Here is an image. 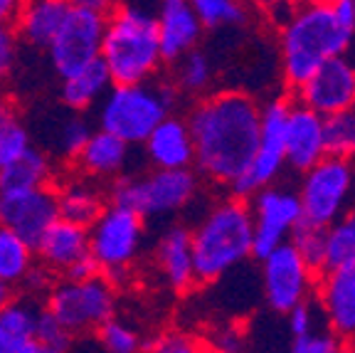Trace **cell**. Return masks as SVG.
<instances>
[{
  "label": "cell",
  "mask_w": 355,
  "mask_h": 353,
  "mask_svg": "<svg viewBox=\"0 0 355 353\" xmlns=\"http://www.w3.org/2000/svg\"><path fill=\"white\" fill-rule=\"evenodd\" d=\"M99 57L114 84L148 82L158 77L166 62L161 55L153 10L119 3L106 15Z\"/></svg>",
  "instance_id": "obj_4"
},
{
  "label": "cell",
  "mask_w": 355,
  "mask_h": 353,
  "mask_svg": "<svg viewBox=\"0 0 355 353\" xmlns=\"http://www.w3.org/2000/svg\"><path fill=\"white\" fill-rule=\"evenodd\" d=\"M50 279H52V270H47V267H42L40 262H35L33 270L22 277V281L17 287H25V292H30V294L50 292V287H52Z\"/></svg>",
  "instance_id": "obj_42"
},
{
  "label": "cell",
  "mask_w": 355,
  "mask_h": 353,
  "mask_svg": "<svg viewBox=\"0 0 355 353\" xmlns=\"http://www.w3.org/2000/svg\"><path fill=\"white\" fill-rule=\"evenodd\" d=\"M355 265V205L326 225V262L323 272Z\"/></svg>",
  "instance_id": "obj_31"
},
{
  "label": "cell",
  "mask_w": 355,
  "mask_h": 353,
  "mask_svg": "<svg viewBox=\"0 0 355 353\" xmlns=\"http://www.w3.org/2000/svg\"><path fill=\"white\" fill-rule=\"evenodd\" d=\"M42 306L33 299H12L0 309V321L6 331L15 341V353H42L35 341V326H37V314Z\"/></svg>",
  "instance_id": "obj_27"
},
{
  "label": "cell",
  "mask_w": 355,
  "mask_h": 353,
  "mask_svg": "<svg viewBox=\"0 0 355 353\" xmlns=\"http://www.w3.org/2000/svg\"><path fill=\"white\" fill-rule=\"evenodd\" d=\"M252 235L254 220L250 200L237 195L215 200L190 230L198 284L220 281L252 260Z\"/></svg>",
  "instance_id": "obj_2"
},
{
  "label": "cell",
  "mask_w": 355,
  "mask_h": 353,
  "mask_svg": "<svg viewBox=\"0 0 355 353\" xmlns=\"http://www.w3.org/2000/svg\"><path fill=\"white\" fill-rule=\"evenodd\" d=\"M288 99H272L261 106V126H259V144L252 156V163L242 176H237L227 186L230 195L250 200L259 188L279 181L286 171V116Z\"/></svg>",
  "instance_id": "obj_10"
},
{
  "label": "cell",
  "mask_w": 355,
  "mask_h": 353,
  "mask_svg": "<svg viewBox=\"0 0 355 353\" xmlns=\"http://www.w3.org/2000/svg\"><path fill=\"white\" fill-rule=\"evenodd\" d=\"M84 254H89V230L64 217H57L35 243V257L40 265L62 274Z\"/></svg>",
  "instance_id": "obj_22"
},
{
  "label": "cell",
  "mask_w": 355,
  "mask_h": 353,
  "mask_svg": "<svg viewBox=\"0 0 355 353\" xmlns=\"http://www.w3.org/2000/svg\"><path fill=\"white\" fill-rule=\"evenodd\" d=\"M17 62V35L12 25L0 22V84L12 74Z\"/></svg>",
  "instance_id": "obj_40"
},
{
  "label": "cell",
  "mask_w": 355,
  "mask_h": 353,
  "mask_svg": "<svg viewBox=\"0 0 355 353\" xmlns=\"http://www.w3.org/2000/svg\"><path fill=\"white\" fill-rule=\"evenodd\" d=\"M111 84L114 82H111L109 69L99 57V60L89 62L87 67H82L77 72L62 77L60 101L64 104V109L84 114V111L94 109L99 104V99L109 92Z\"/></svg>",
  "instance_id": "obj_24"
},
{
  "label": "cell",
  "mask_w": 355,
  "mask_h": 353,
  "mask_svg": "<svg viewBox=\"0 0 355 353\" xmlns=\"http://www.w3.org/2000/svg\"><path fill=\"white\" fill-rule=\"evenodd\" d=\"M35 262H37L35 245L20 238L10 227L0 225V277L10 281L12 287H17L22 277L33 270Z\"/></svg>",
  "instance_id": "obj_29"
},
{
  "label": "cell",
  "mask_w": 355,
  "mask_h": 353,
  "mask_svg": "<svg viewBox=\"0 0 355 353\" xmlns=\"http://www.w3.org/2000/svg\"><path fill=\"white\" fill-rule=\"evenodd\" d=\"M340 348H343V341L328 326H318L309 334L291 336V351L294 353H336Z\"/></svg>",
  "instance_id": "obj_38"
},
{
  "label": "cell",
  "mask_w": 355,
  "mask_h": 353,
  "mask_svg": "<svg viewBox=\"0 0 355 353\" xmlns=\"http://www.w3.org/2000/svg\"><path fill=\"white\" fill-rule=\"evenodd\" d=\"M72 3L89 8V10H94V13H101V15H109V13L119 6V0H72Z\"/></svg>",
  "instance_id": "obj_47"
},
{
  "label": "cell",
  "mask_w": 355,
  "mask_h": 353,
  "mask_svg": "<svg viewBox=\"0 0 355 353\" xmlns=\"http://www.w3.org/2000/svg\"><path fill=\"white\" fill-rule=\"evenodd\" d=\"M44 309L50 311L67 331L94 334L116 309V294L114 284L104 274L89 277V279H69L52 284L47 292Z\"/></svg>",
  "instance_id": "obj_9"
},
{
  "label": "cell",
  "mask_w": 355,
  "mask_h": 353,
  "mask_svg": "<svg viewBox=\"0 0 355 353\" xmlns=\"http://www.w3.org/2000/svg\"><path fill=\"white\" fill-rule=\"evenodd\" d=\"M261 299L274 314H286L296 304L316 297L318 272L304 262L291 243H282L259 260Z\"/></svg>",
  "instance_id": "obj_11"
},
{
  "label": "cell",
  "mask_w": 355,
  "mask_h": 353,
  "mask_svg": "<svg viewBox=\"0 0 355 353\" xmlns=\"http://www.w3.org/2000/svg\"><path fill=\"white\" fill-rule=\"evenodd\" d=\"M94 131V129L89 126V122L84 119L82 114L72 111V116H67L64 122H60L55 133V149L62 158L67 161H74L82 151V146L87 144L89 133Z\"/></svg>",
  "instance_id": "obj_36"
},
{
  "label": "cell",
  "mask_w": 355,
  "mask_h": 353,
  "mask_svg": "<svg viewBox=\"0 0 355 353\" xmlns=\"http://www.w3.org/2000/svg\"><path fill=\"white\" fill-rule=\"evenodd\" d=\"M57 193V210L60 217L77 225L89 227L92 222L99 217V213L104 210V193L94 186V181L87 176L74 178V181L64 183Z\"/></svg>",
  "instance_id": "obj_25"
},
{
  "label": "cell",
  "mask_w": 355,
  "mask_h": 353,
  "mask_svg": "<svg viewBox=\"0 0 355 353\" xmlns=\"http://www.w3.org/2000/svg\"><path fill=\"white\" fill-rule=\"evenodd\" d=\"M323 136L328 154L355 161V106L323 116Z\"/></svg>",
  "instance_id": "obj_32"
},
{
  "label": "cell",
  "mask_w": 355,
  "mask_h": 353,
  "mask_svg": "<svg viewBox=\"0 0 355 353\" xmlns=\"http://www.w3.org/2000/svg\"><path fill=\"white\" fill-rule=\"evenodd\" d=\"M296 193L304 220L331 225L355 205V161L340 156H323L318 163L299 173Z\"/></svg>",
  "instance_id": "obj_8"
},
{
  "label": "cell",
  "mask_w": 355,
  "mask_h": 353,
  "mask_svg": "<svg viewBox=\"0 0 355 353\" xmlns=\"http://www.w3.org/2000/svg\"><path fill=\"white\" fill-rule=\"evenodd\" d=\"M150 348L161 353H193V351H200L202 346H200L193 336H188V334H183V331H168L155 338V343Z\"/></svg>",
  "instance_id": "obj_41"
},
{
  "label": "cell",
  "mask_w": 355,
  "mask_h": 353,
  "mask_svg": "<svg viewBox=\"0 0 355 353\" xmlns=\"http://www.w3.org/2000/svg\"><path fill=\"white\" fill-rule=\"evenodd\" d=\"M205 30L242 28L247 22V8L242 0H190Z\"/></svg>",
  "instance_id": "obj_33"
},
{
  "label": "cell",
  "mask_w": 355,
  "mask_h": 353,
  "mask_svg": "<svg viewBox=\"0 0 355 353\" xmlns=\"http://www.w3.org/2000/svg\"><path fill=\"white\" fill-rule=\"evenodd\" d=\"M153 17L166 65H173L180 55L198 47L205 33L190 0H155Z\"/></svg>",
  "instance_id": "obj_17"
},
{
  "label": "cell",
  "mask_w": 355,
  "mask_h": 353,
  "mask_svg": "<svg viewBox=\"0 0 355 353\" xmlns=\"http://www.w3.org/2000/svg\"><path fill=\"white\" fill-rule=\"evenodd\" d=\"M355 87V60L353 52L326 60L316 67L299 87H294V101L328 116L353 106Z\"/></svg>",
  "instance_id": "obj_14"
},
{
  "label": "cell",
  "mask_w": 355,
  "mask_h": 353,
  "mask_svg": "<svg viewBox=\"0 0 355 353\" xmlns=\"http://www.w3.org/2000/svg\"><path fill=\"white\" fill-rule=\"evenodd\" d=\"M33 149V136L10 99L0 97V168Z\"/></svg>",
  "instance_id": "obj_30"
},
{
  "label": "cell",
  "mask_w": 355,
  "mask_h": 353,
  "mask_svg": "<svg viewBox=\"0 0 355 353\" xmlns=\"http://www.w3.org/2000/svg\"><path fill=\"white\" fill-rule=\"evenodd\" d=\"M252 220H254V235H252V260L259 262L261 257L288 243V235L296 227V222L304 217L301 213V200L296 188L282 186V183H269L259 188L250 198Z\"/></svg>",
  "instance_id": "obj_13"
},
{
  "label": "cell",
  "mask_w": 355,
  "mask_h": 353,
  "mask_svg": "<svg viewBox=\"0 0 355 353\" xmlns=\"http://www.w3.org/2000/svg\"><path fill=\"white\" fill-rule=\"evenodd\" d=\"M57 217H60L57 193L50 186L0 193V225L15 230L20 238L33 245Z\"/></svg>",
  "instance_id": "obj_15"
},
{
  "label": "cell",
  "mask_w": 355,
  "mask_h": 353,
  "mask_svg": "<svg viewBox=\"0 0 355 353\" xmlns=\"http://www.w3.org/2000/svg\"><path fill=\"white\" fill-rule=\"evenodd\" d=\"M155 267L161 272L163 281L175 294H188L198 284L193 265V243L190 227L171 225L155 243Z\"/></svg>",
  "instance_id": "obj_20"
},
{
  "label": "cell",
  "mask_w": 355,
  "mask_h": 353,
  "mask_svg": "<svg viewBox=\"0 0 355 353\" xmlns=\"http://www.w3.org/2000/svg\"><path fill=\"white\" fill-rule=\"evenodd\" d=\"M212 346L217 351H242L244 348V334L239 331L237 326H222L217 329L215 336H212Z\"/></svg>",
  "instance_id": "obj_43"
},
{
  "label": "cell",
  "mask_w": 355,
  "mask_h": 353,
  "mask_svg": "<svg viewBox=\"0 0 355 353\" xmlns=\"http://www.w3.org/2000/svg\"><path fill=\"white\" fill-rule=\"evenodd\" d=\"M12 299H15V287H12L10 281H6L3 277H0V309H3L6 304H10Z\"/></svg>",
  "instance_id": "obj_48"
},
{
  "label": "cell",
  "mask_w": 355,
  "mask_h": 353,
  "mask_svg": "<svg viewBox=\"0 0 355 353\" xmlns=\"http://www.w3.org/2000/svg\"><path fill=\"white\" fill-rule=\"evenodd\" d=\"M50 178H52L50 158L33 146L20 158H15L12 163L0 168V193H15V190L47 186Z\"/></svg>",
  "instance_id": "obj_26"
},
{
  "label": "cell",
  "mask_w": 355,
  "mask_h": 353,
  "mask_svg": "<svg viewBox=\"0 0 355 353\" xmlns=\"http://www.w3.org/2000/svg\"><path fill=\"white\" fill-rule=\"evenodd\" d=\"M328 156L323 136V116L291 101L286 116V168L296 176Z\"/></svg>",
  "instance_id": "obj_18"
},
{
  "label": "cell",
  "mask_w": 355,
  "mask_h": 353,
  "mask_svg": "<svg viewBox=\"0 0 355 353\" xmlns=\"http://www.w3.org/2000/svg\"><path fill=\"white\" fill-rule=\"evenodd\" d=\"M146 158L153 168H193L195 146L188 119L178 114H168L153 131L146 136Z\"/></svg>",
  "instance_id": "obj_19"
},
{
  "label": "cell",
  "mask_w": 355,
  "mask_h": 353,
  "mask_svg": "<svg viewBox=\"0 0 355 353\" xmlns=\"http://www.w3.org/2000/svg\"><path fill=\"white\" fill-rule=\"evenodd\" d=\"M328 3L345 28L355 30V0H328Z\"/></svg>",
  "instance_id": "obj_45"
},
{
  "label": "cell",
  "mask_w": 355,
  "mask_h": 353,
  "mask_svg": "<svg viewBox=\"0 0 355 353\" xmlns=\"http://www.w3.org/2000/svg\"><path fill=\"white\" fill-rule=\"evenodd\" d=\"M72 0H25L15 17V35L35 50H47V44L60 30Z\"/></svg>",
  "instance_id": "obj_23"
},
{
  "label": "cell",
  "mask_w": 355,
  "mask_h": 353,
  "mask_svg": "<svg viewBox=\"0 0 355 353\" xmlns=\"http://www.w3.org/2000/svg\"><path fill=\"white\" fill-rule=\"evenodd\" d=\"M131 149L133 146L126 144L123 138L114 136L104 129H96L89 133L87 144L82 146L74 163L82 171V176L92 178V181H114L126 173L128 163H131Z\"/></svg>",
  "instance_id": "obj_21"
},
{
  "label": "cell",
  "mask_w": 355,
  "mask_h": 353,
  "mask_svg": "<svg viewBox=\"0 0 355 353\" xmlns=\"http://www.w3.org/2000/svg\"><path fill=\"white\" fill-rule=\"evenodd\" d=\"M200 176L195 168H150L148 173H123L109 188V203L136 210L144 220L171 217L198 200Z\"/></svg>",
  "instance_id": "obj_6"
},
{
  "label": "cell",
  "mask_w": 355,
  "mask_h": 353,
  "mask_svg": "<svg viewBox=\"0 0 355 353\" xmlns=\"http://www.w3.org/2000/svg\"><path fill=\"white\" fill-rule=\"evenodd\" d=\"M316 302L323 321L343 346H355V265L318 274Z\"/></svg>",
  "instance_id": "obj_16"
},
{
  "label": "cell",
  "mask_w": 355,
  "mask_h": 353,
  "mask_svg": "<svg viewBox=\"0 0 355 353\" xmlns=\"http://www.w3.org/2000/svg\"><path fill=\"white\" fill-rule=\"evenodd\" d=\"M22 6H25V0H0V22L12 25L15 17L20 15Z\"/></svg>",
  "instance_id": "obj_46"
},
{
  "label": "cell",
  "mask_w": 355,
  "mask_h": 353,
  "mask_svg": "<svg viewBox=\"0 0 355 353\" xmlns=\"http://www.w3.org/2000/svg\"><path fill=\"white\" fill-rule=\"evenodd\" d=\"M195 171L212 186L227 188L247 171L259 144L261 104L247 92H217L188 111Z\"/></svg>",
  "instance_id": "obj_1"
},
{
  "label": "cell",
  "mask_w": 355,
  "mask_h": 353,
  "mask_svg": "<svg viewBox=\"0 0 355 353\" xmlns=\"http://www.w3.org/2000/svg\"><path fill=\"white\" fill-rule=\"evenodd\" d=\"M250 3H254L257 8H264V10H269L272 6H279V3H284V0H250Z\"/></svg>",
  "instance_id": "obj_50"
},
{
  "label": "cell",
  "mask_w": 355,
  "mask_h": 353,
  "mask_svg": "<svg viewBox=\"0 0 355 353\" xmlns=\"http://www.w3.org/2000/svg\"><path fill=\"white\" fill-rule=\"evenodd\" d=\"M106 15L89 10L84 6L72 3L62 20L60 30L47 44V60L57 77L77 72L89 62L99 60L101 55V40H104Z\"/></svg>",
  "instance_id": "obj_12"
},
{
  "label": "cell",
  "mask_w": 355,
  "mask_h": 353,
  "mask_svg": "<svg viewBox=\"0 0 355 353\" xmlns=\"http://www.w3.org/2000/svg\"><path fill=\"white\" fill-rule=\"evenodd\" d=\"M288 316V334L291 336H301V334H309L313 331V329H318V326H326V321H323V311L321 306H318L316 297L306 299V302L296 304L294 309L286 311Z\"/></svg>",
  "instance_id": "obj_39"
},
{
  "label": "cell",
  "mask_w": 355,
  "mask_h": 353,
  "mask_svg": "<svg viewBox=\"0 0 355 353\" xmlns=\"http://www.w3.org/2000/svg\"><path fill=\"white\" fill-rule=\"evenodd\" d=\"M89 230V254L96 260L99 272L119 284L128 277V270L139 260L146 240V220L131 208L106 203Z\"/></svg>",
  "instance_id": "obj_7"
},
{
  "label": "cell",
  "mask_w": 355,
  "mask_h": 353,
  "mask_svg": "<svg viewBox=\"0 0 355 353\" xmlns=\"http://www.w3.org/2000/svg\"><path fill=\"white\" fill-rule=\"evenodd\" d=\"M0 353H15V341H12L10 334L6 331L3 321H0Z\"/></svg>",
  "instance_id": "obj_49"
},
{
  "label": "cell",
  "mask_w": 355,
  "mask_h": 353,
  "mask_svg": "<svg viewBox=\"0 0 355 353\" xmlns=\"http://www.w3.org/2000/svg\"><path fill=\"white\" fill-rule=\"evenodd\" d=\"M96 274H101V272H99V265H96V260L92 257V254L79 257V260L64 272V277H69V279H89V277H96Z\"/></svg>",
  "instance_id": "obj_44"
},
{
  "label": "cell",
  "mask_w": 355,
  "mask_h": 353,
  "mask_svg": "<svg viewBox=\"0 0 355 353\" xmlns=\"http://www.w3.org/2000/svg\"><path fill=\"white\" fill-rule=\"evenodd\" d=\"M288 243L294 245V249L304 257V262L311 270L321 274L323 262H326V227L301 217L288 235Z\"/></svg>",
  "instance_id": "obj_34"
},
{
  "label": "cell",
  "mask_w": 355,
  "mask_h": 353,
  "mask_svg": "<svg viewBox=\"0 0 355 353\" xmlns=\"http://www.w3.org/2000/svg\"><path fill=\"white\" fill-rule=\"evenodd\" d=\"M94 334H96L99 346L109 353H136L144 348L141 334L136 331L131 324L116 319V316H109Z\"/></svg>",
  "instance_id": "obj_35"
},
{
  "label": "cell",
  "mask_w": 355,
  "mask_h": 353,
  "mask_svg": "<svg viewBox=\"0 0 355 353\" xmlns=\"http://www.w3.org/2000/svg\"><path fill=\"white\" fill-rule=\"evenodd\" d=\"M355 50V30L345 28L336 17L328 0H311L294 8L291 17L282 25V74L294 89L316 67L338 55Z\"/></svg>",
  "instance_id": "obj_3"
},
{
  "label": "cell",
  "mask_w": 355,
  "mask_h": 353,
  "mask_svg": "<svg viewBox=\"0 0 355 353\" xmlns=\"http://www.w3.org/2000/svg\"><path fill=\"white\" fill-rule=\"evenodd\" d=\"M212 77H215L212 60L200 47H193V50H188L173 62V84H175V89L180 94L202 97L210 89Z\"/></svg>",
  "instance_id": "obj_28"
},
{
  "label": "cell",
  "mask_w": 355,
  "mask_h": 353,
  "mask_svg": "<svg viewBox=\"0 0 355 353\" xmlns=\"http://www.w3.org/2000/svg\"><path fill=\"white\" fill-rule=\"evenodd\" d=\"M35 341L42 353H64L72 348L74 334L67 331L64 326L42 306L37 314V326H35Z\"/></svg>",
  "instance_id": "obj_37"
},
{
  "label": "cell",
  "mask_w": 355,
  "mask_h": 353,
  "mask_svg": "<svg viewBox=\"0 0 355 353\" xmlns=\"http://www.w3.org/2000/svg\"><path fill=\"white\" fill-rule=\"evenodd\" d=\"M353 106H355V87H353Z\"/></svg>",
  "instance_id": "obj_51"
},
{
  "label": "cell",
  "mask_w": 355,
  "mask_h": 353,
  "mask_svg": "<svg viewBox=\"0 0 355 353\" xmlns=\"http://www.w3.org/2000/svg\"><path fill=\"white\" fill-rule=\"evenodd\" d=\"M180 92L173 82L148 79L133 84H111L109 92L99 99L96 124L104 131L123 138L126 144L141 146L155 124L175 111Z\"/></svg>",
  "instance_id": "obj_5"
}]
</instances>
